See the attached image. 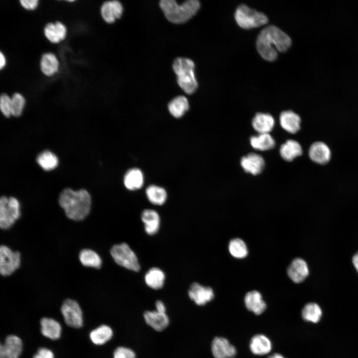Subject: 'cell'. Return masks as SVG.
Instances as JSON below:
<instances>
[{
    "label": "cell",
    "instance_id": "6da1fadb",
    "mask_svg": "<svg viewBox=\"0 0 358 358\" xmlns=\"http://www.w3.org/2000/svg\"><path fill=\"white\" fill-rule=\"evenodd\" d=\"M291 44V40L288 35L274 25L264 28L259 34L256 43L260 55L268 61L275 60L277 51H286Z\"/></svg>",
    "mask_w": 358,
    "mask_h": 358
},
{
    "label": "cell",
    "instance_id": "7a4b0ae2",
    "mask_svg": "<svg viewBox=\"0 0 358 358\" xmlns=\"http://www.w3.org/2000/svg\"><path fill=\"white\" fill-rule=\"evenodd\" d=\"M59 203L67 217L74 221H81L89 215L91 205L89 192L85 189L74 190L64 189L60 193Z\"/></svg>",
    "mask_w": 358,
    "mask_h": 358
},
{
    "label": "cell",
    "instance_id": "3957f363",
    "mask_svg": "<svg viewBox=\"0 0 358 358\" xmlns=\"http://www.w3.org/2000/svg\"><path fill=\"white\" fill-rule=\"evenodd\" d=\"M200 6L197 0H186L180 5L174 0H162L160 2V6L168 20L176 24L188 21L196 13Z\"/></svg>",
    "mask_w": 358,
    "mask_h": 358
},
{
    "label": "cell",
    "instance_id": "277c9868",
    "mask_svg": "<svg viewBox=\"0 0 358 358\" xmlns=\"http://www.w3.org/2000/svg\"><path fill=\"white\" fill-rule=\"evenodd\" d=\"M194 69V62L187 59L178 61L173 67L177 76L178 84L185 93L189 94L194 93L198 88Z\"/></svg>",
    "mask_w": 358,
    "mask_h": 358
},
{
    "label": "cell",
    "instance_id": "5b68a950",
    "mask_svg": "<svg viewBox=\"0 0 358 358\" xmlns=\"http://www.w3.org/2000/svg\"><path fill=\"white\" fill-rule=\"evenodd\" d=\"M20 206L18 200L14 197L5 196L0 198V227L3 230L11 228L19 218Z\"/></svg>",
    "mask_w": 358,
    "mask_h": 358
},
{
    "label": "cell",
    "instance_id": "8992f818",
    "mask_svg": "<svg viewBox=\"0 0 358 358\" xmlns=\"http://www.w3.org/2000/svg\"><path fill=\"white\" fill-rule=\"evenodd\" d=\"M235 19L239 26L244 29L258 27L268 21L267 16L245 4L239 5L235 12Z\"/></svg>",
    "mask_w": 358,
    "mask_h": 358
},
{
    "label": "cell",
    "instance_id": "52a82bcc",
    "mask_svg": "<svg viewBox=\"0 0 358 358\" xmlns=\"http://www.w3.org/2000/svg\"><path fill=\"white\" fill-rule=\"evenodd\" d=\"M110 252L114 261L118 265L134 271L140 270L138 258L127 244L122 243L114 245Z\"/></svg>",
    "mask_w": 358,
    "mask_h": 358
},
{
    "label": "cell",
    "instance_id": "ba28073f",
    "mask_svg": "<svg viewBox=\"0 0 358 358\" xmlns=\"http://www.w3.org/2000/svg\"><path fill=\"white\" fill-rule=\"evenodd\" d=\"M21 263V255L8 247L1 245L0 248V273L4 276L12 274Z\"/></svg>",
    "mask_w": 358,
    "mask_h": 358
},
{
    "label": "cell",
    "instance_id": "9c48e42d",
    "mask_svg": "<svg viewBox=\"0 0 358 358\" xmlns=\"http://www.w3.org/2000/svg\"><path fill=\"white\" fill-rule=\"evenodd\" d=\"M61 312L68 326L74 328H80L83 326L82 310L76 300L66 299L61 306Z\"/></svg>",
    "mask_w": 358,
    "mask_h": 358
},
{
    "label": "cell",
    "instance_id": "30bf717a",
    "mask_svg": "<svg viewBox=\"0 0 358 358\" xmlns=\"http://www.w3.org/2000/svg\"><path fill=\"white\" fill-rule=\"evenodd\" d=\"M22 349L21 339L16 335H8L0 345V358H19Z\"/></svg>",
    "mask_w": 358,
    "mask_h": 358
},
{
    "label": "cell",
    "instance_id": "8fae6325",
    "mask_svg": "<svg viewBox=\"0 0 358 358\" xmlns=\"http://www.w3.org/2000/svg\"><path fill=\"white\" fill-rule=\"evenodd\" d=\"M189 298L196 305L202 306L211 301L214 294L209 286H205L197 282L192 283L188 291Z\"/></svg>",
    "mask_w": 358,
    "mask_h": 358
},
{
    "label": "cell",
    "instance_id": "7c38bea8",
    "mask_svg": "<svg viewBox=\"0 0 358 358\" xmlns=\"http://www.w3.org/2000/svg\"><path fill=\"white\" fill-rule=\"evenodd\" d=\"M211 351L214 358H233L236 354L235 347L224 338L216 337L212 342Z\"/></svg>",
    "mask_w": 358,
    "mask_h": 358
},
{
    "label": "cell",
    "instance_id": "4fadbf2b",
    "mask_svg": "<svg viewBox=\"0 0 358 358\" xmlns=\"http://www.w3.org/2000/svg\"><path fill=\"white\" fill-rule=\"evenodd\" d=\"M143 316L147 324L158 332L164 331L170 323L169 318L166 313L156 310L146 311L144 313Z\"/></svg>",
    "mask_w": 358,
    "mask_h": 358
},
{
    "label": "cell",
    "instance_id": "5bb4252c",
    "mask_svg": "<svg viewBox=\"0 0 358 358\" xmlns=\"http://www.w3.org/2000/svg\"><path fill=\"white\" fill-rule=\"evenodd\" d=\"M287 272L289 278L295 283L303 281L309 274L306 262L301 258L294 259L288 266Z\"/></svg>",
    "mask_w": 358,
    "mask_h": 358
},
{
    "label": "cell",
    "instance_id": "9a60e30c",
    "mask_svg": "<svg viewBox=\"0 0 358 358\" xmlns=\"http://www.w3.org/2000/svg\"><path fill=\"white\" fill-rule=\"evenodd\" d=\"M122 4L118 0L107 1L104 2L100 9L101 15L107 23H112L119 18L123 13Z\"/></svg>",
    "mask_w": 358,
    "mask_h": 358
},
{
    "label": "cell",
    "instance_id": "2e32d148",
    "mask_svg": "<svg viewBox=\"0 0 358 358\" xmlns=\"http://www.w3.org/2000/svg\"><path fill=\"white\" fill-rule=\"evenodd\" d=\"M331 155L329 147L322 142L314 143L309 150V156L311 160L319 164L327 163L331 158Z\"/></svg>",
    "mask_w": 358,
    "mask_h": 358
},
{
    "label": "cell",
    "instance_id": "e0dca14e",
    "mask_svg": "<svg viewBox=\"0 0 358 358\" xmlns=\"http://www.w3.org/2000/svg\"><path fill=\"white\" fill-rule=\"evenodd\" d=\"M241 165L245 172L256 175L263 170L265 161L260 155L251 153L242 158Z\"/></svg>",
    "mask_w": 358,
    "mask_h": 358
},
{
    "label": "cell",
    "instance_id": "ac0fdd59",
    "mask_svg": "<svg viewBox=\"0 0 358 358\" xmlns=\"http://www.w3.org/2000/svg\"><path fill=\"white\" fill-rule=\"evenodd\" d=\"M244 302L248 310L256 315L263 313L267 307L262 294L257 290L247 292L244 297Z\"/></svg>",
    "mask_w": 358,
    "mask_h": 358
},
{
    "label": "cell",
    "instance_id": "d6986e66",
    "mask_svg": "<svg viewBox=\"0 0 358 358\" xmlns=\"http://www.w3.org/2000/svg\"><path fill=\"white\" fill-rule=\"evenodd\" d=\"M141 217L146 233L149 235L156 234L160 225V217L158 213L155 210L147 209L142 211Z\"/></svg>",
    "mask_w": 358,
    "mask_h": 358
},
{
    "label": "cell",
    "instance_id": "ffe728a7",
    "mask_svg": "<svg viewBox=\"0 0 358 358\" xmlns=\"http://www.w3.org/2000/svg\"><path fill=\"white\" fill-rule=\"evenodd\" d=\"M40 323L41 332L44 337L53 340L60 337L62 327L57 321L53 318L44 317L41 319Z\"/></svg>",
    "mask_w": 358,
    "mask_h": 358
},
{
    "label": "cell",
    "instance_id": "44dd1931",
    "mask_svg": "<svg viewBox=\"0 0 358 358\" xmlns=\"http://www.w3.org/2000/svg\"><path fill=\"white\" fill-rule=\"evenodd\" d=\"M279 121L281 127L290 133H295L300 128V117L292 111L282 112L280 115Z\"/></svg>",
    "mask_w": 358,
    "mask_h": 358
},
{
    "label": "cell",
    "instance_id": "7402d4cb",
    "mask_svg": "<svg viewBox=\"0 0 358 358\" xmlns=\"http://www.w3.org/2000/svg\"><path fill=\"white\" fill-rule=\"evenodd\" d=\"M44 34L51 42L58 43L65 38L67 29L61 22L49 23L44 28Z\"/></svg>",
    "mask_w": 358,
    "mask_h": 358
},
{
    "label": "cell",
    "instance_id": "603a6c76",
    "mask_svg": "<svg viewBox=\"0 0 358 358\" xmlns=\"http://www.w3.org/2000/svg\"><path fill=\"white\" fill-rule=\"evenodd\" d=\"M250 349L253 354L262 356L269 353L271 350V343L266 336L258 334L251 340Z\"/></svg>",
    "mask_w": 358,
    "mask_h": 358
},
{
    "label": "cell",
    "instance_id": "cb8c5ba5",
    "mask_svg": "<svg viewBox=\"0 0 358 358\" xmlns=\"http://www.w3.org/2000/svg\"><path fill=\"white\" fill-rule=\"evenodd\" d=\"M254 129L259 134L269 133L274 125V120L269 114L258 113L252 120Z\"/></svg>",
    "mask_w": 358,
    "mask_h": 358
},
{
    "label": "cell",
    "instance_id": "d4e9b609",
    "mask_svg": "<svg viewBox=\"0 0 358 358\" xmlns=\"http://www.w3.org/2000/svg\"><path fill=\"white\" fill-rule=\"evenodd\" d=\"M144 175L138 168L128 170L123 179L125 187L129 190H136L141 188L144 184Z\"/></svg>",
    "mask_w": 358,
    "mask_h": 358
},
{
    "label": "cell",
    "instance_id": "484cf974",
    "mask_svg": "<svg viewBox=\"0 0 358 358\" xmlns=\"http://www.w3.org/2000/svg\"><path fill=\"white\" fill-rule=\"evenodd\" d=\"M165 274L160 268H152L145 273L144 280L149 287L153 289H160L164 284Z\"/></svg>",
    "mask_w": 358,
    "mask_h": 358
},
{
    "label": "cell",
    "instance_id": "4316f807",
    "mask_svg": "<svg viewBox=\"0 0 358 358\" xmlns=\"http://www.w3.org/2000/svg\"><path fill=\"white\" fill-rule=\"evenodd\" d=\"M113 335V330L110 327L102 325L90 332V338L94 344L102 345L110 341Z\"/></svg>",
    "mask_w": 358,
    "mask_h": 358
},
{
    "label": "cell",
    "instance_id": "83f0119b",
    "mask_svg": "<svg viewBox=\"0 0 358 358\" xmlns=\"http://www.w3.org/2000/svg\"><path fill=\"white\" fill-rule=\"evenodd\" d=\"M279 152L284 160L290 162L301 155L302 149L298 142L294 140H288L281 146Z\"/></svg>",
    "mask_w": 358,
    "mask_h": 358
},
{
    "label": "cell",
    "instance_id": "f1b7e54d",
    "mask_svg": "<svg viewBox=\"0 0 358 358\" xmlns=\"http://www.w3.org/2000/svg\"><path fill=\"white\" fill-rule=\"evenodd\" d=\"M79 260L85 267L99 268L101 267L102 260L95 251L89 249L82 250L79 255Z\"/></svg>",
    "mask_w": 358,
    "mask_h": 358
},
{
    "label": "cell",
    "instance_id": "f546056e",
    "mask_svg": "<svg viewBox=\"0 0 358 358\" xmlns=\"http://www.w3.org/2000/svg\"><path fill=\"white\" fill-rule=\"evenodd\" d=\"M189 107L187 99L184 96H178L173 99L168 104V110L175 118L182 117Z\"/></svg>",
    "mask_w": 358,
    "mask_h": 358
},
{
    "label": "cell",
    "instance_id": "4dcf8cb0",
    "mask_svg": "<svg viewBox=\"0 0 358 358\" xmlns=\"http://www.w3.org/2000/svg\"><path fill=\"white\" fill-rule=\"evenodd\" d=\"M59 67V63L55 55L47 53L42 55L40 61V68L45 75H53L58 72Z\"/></svg>",
    "mask_w": 358,
    "mask_h": 358
},
{
    "label": "cell",
    "instance_id": "1f68e13d",
    "mask_svg": "<svg viewBox=\"0 0 358 358\" xmlns=\"http://www.w3.org/2000/svg\"><path fill=\"white\" fill-rule=\"evenodd\" d=\"M251 146L255 149L260 151H266L273 148L275 141L269 133L259 134L257 136H252L250 138Z\"/></svg>",
    "mask_w": 358,
    "mask_h": 358
},
{
    "label": "cell",
    "instance_id": "d6a6232c",
    "mask_svg": "<svg viewBox=\"0 0 358 358\" xmlns=\"http://www.w3.org/2000/svg\"><path fill=\"white\" fill-rule=\"evenodd\" d=\"M146 194L148 200L156 205H162L166 201L167 193L162 187L151 185L146 189Z\"/></svg>",
    "mask_w": 358,
    "mask_h": 358
},
{
    "label": "cell",
    "instance_id": "836d02e7",
    "mask_svg": "<svg viewBox=\"0 0 358 358\" xmlns=\"http://www.w3.org/2000/svg\"><path fill=\"white\" fill-rule=\"evenodd\" d=\"M36 161L44 170L47 171L54 169L59 163L56 155L49 150H45L40 153L36 158Z\"/></svg>",
    "mask_w": 358,
    "mask_h": 358
},
{
    "label": "cell",
    "instance_id": "e575fe53",
    "mask_svg": "<svg viewBox=\"0 0 358 358\" xmlns=\"http://www.w3.org/2000/svg\"><path fill=\"white\" fill-rule=\"evenodd\" d=\"M321 316L322 310L315 303L307 304L302 310V317L306 321L317 323L320 320Z\"/></svg>",
    "mask_w": 358,
    "mask_h": 358
},
{
    "label": "cell",
    "instance_id": "d590c367",
    "mask_svg": "<svg viewBox=\"0 0 358 358\" xmlns=\"http://www.w3.org/2000/svg\"><path fill=\"white\" fill-rule=\"evenodd\" d=\"M228 250L230 254L238 259H242L248 255V249L245 242L240 238L232 239L229 243Z\"/></svg>",
    "mask_w": 358,
    "mask_h": 358
},
{
    "label": "cell",
    "instance_id": "8d00e7d4",
    "mask_svg": "<svg viewBox=\"0 0 358 358\" xmlns=\"http://www.w3.org/2000/svg\"><path fill=\"white\" fill-rule=\"evenodd\" d=\"M25 103V99L20 93H14L11 98V115L15 117L21 115Z\"/></svg>",
    "mask_w": 358,
    "mask_h": 358
},
{
    "label": "cell",
    "instance_id": "74e56055",
    "mask_svg": "<svg viewBox=\"0 0 358 358\" xmlns=\"http://www.w3.org/2000/svg\"><path fill=\"white\" fill-rule=\"evenodd\" d=\"M113 358H136L135 352L126 347H118L113 353Z\"/></svg>",
    "mask_w": 358,
    "mask_h": 358
},
{
    "label": "cell",
    "instance_id": "f35d334b",
    "mask_svg": "<svg viewBox=\"0 0 358 358\" xmlns=\"http://www.w3.org/2000/svg\"><path fill=\"white\" fill-rule=\"evenodd\" d=\"M0 108L2 113L5 117H9L11 115V98L5 93H2L0 95Z\"/></svg>",
    "mask_w": 358,
    "mask_h": 358
},
{
    "label": "cell",
    "instance_id": "ab89813d",
    "mask_svg": "<svg viewBox=\"0 0 358 358\" xmlns=\"http://www.w3.org/2000/svg\"><path fill=\"white\" fill-rule=\"evenodd\" d=\"M33 358H54V355L52 351L42 347L37 350Z\"/></svg>",
    "mask_w": 358,
    "mask_h": 358
},
{
    "label": "cell",
    "instance_id": "60d3db41",
    "mask_svg": "<svg viewBox=\"0 0 358 358\" xmlns=\"http://www.w3.org/2000/svg\"><path fill=\"white\" fill-rule=\"evenodd\" d=\"M20 2L21 5L27 10H33L35 9L38 4L37 0H21Z\"/></svg>",
    "mask_w": 358,
    "mask_h": 358
},
{
    "label": "cell",
    "instance_id": "b9f144b4",
    "mask_svg": "<svg viewBox=\"0 0 358 358\" xmlns=\"http://www.w3.org/2000/svg\"><path fill=\"white\" fill-rule=\"evenodd\" d=\"M155 310L161 313H166V307L163 301L157 300L155 303Z\"/></svg>",
    "mask_w": 358,
    "mask_h": 358
},
{
    "label": "cell",
    "instance_id": "7bdbcfd3",
    "mask_svg": "<svg viewBox=\"0 0 358 358\" xmlns=\"http://www.w3.org/2000/svg\"><path fill=\"white\" fill-rule=\"evenodd\" d=\"M5 58L1 52L0 53V69H2L5 65Z\"/></svg>",
    "mask_w": 358,
    "mask_h": 358
},
{
    "label": "cell",
    "instance_id": "ee69618b",
    "mask_svg": "<svg viewBox=\"0 0 358 358\" xmlns=\"http://www.w3.org/2000/svg\"><path fill=\"white\" fill-rule=\"evenodd\" d=\"M353 263L358 272V252L353 257Z\"/></svg>",
    "mask_w": 358,
    "mask_h": 358
},
{
    "label": "cell",
    "instance_id": "f6af8a7d",
    "mask_svg": "<svg viewBox=\"0 0 358 358\" xmlns=\"http://www.w3.org/2000/svg\"><path fill=\"white\" fill-rule=\"evenodd\" d=\"M268 358H284L281 355L277 353L273 354Z\"/></svg>",
    "mask_w": 358,
    "mask_h": 358
}]
</instances>
